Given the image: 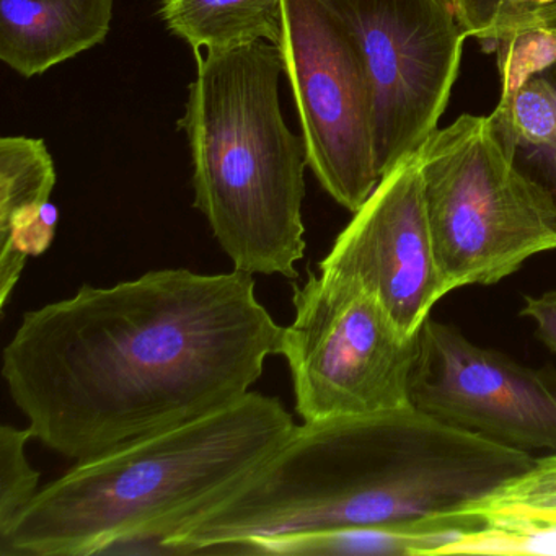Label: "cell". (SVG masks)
<instances>
[{
	"label": "cell",
	"mask_w": 556,
	"mask_h": 556,
	"mask_svg": "<svg viewBox=\"0 0 556 556\" xmlns=\"http://www.w3.org/2000/svg\"><path fill=\"white\" fill-rule=\"evenodd\" d=\"M491 51L501 77L491 129L556 232V27L513 35Z\"/></svg>",
	"instance_id": "cell-11"
},
{
	"label": "cell",
	"mask_w": 556,
	"mask_h": 556,
	"mask_svg": "<svg viewBox=\"0 0 556 556\" xmlns=\"http://www.w3.org/2000/svg\"><path fill=\"white\" fill-rule=\"evenodd\" d=\"M481 519L462 514L419 526L343 527L314 532L285 533L250 540L243 555H444L464 533L478 529Z\"/></svg>",
	"instance_id": "cell-15"
},
{
	"label": "cell",
	"mask_w": 556,
	"mask_h": 556,
	"mask_svg": "<svg viewBox=\"0 0 556 556\" xmlns=\"http://www.w3.org/2000/svg\"><path fill=\"white\" fill-rule=\"evenodd\" d=\"M467 513L483 523L444 555H556V454L535 458Z\"/></svg>",
	"instance_id": "cell-14"
},
{
	"label": "cell",
	"mask_w": 556,
	"mask_h": 556,
	"mask_svg": "<svg viewBox=\"0 0 556 556\" xmlns=\"http://www.w3.org/2000/svg\"><path fill=\"white\" fill-rule=\"evenodd\" d=\"M520 315L533 320L539 340L556 353V289L540 295H526Z\"/></svg>",
	"instance_id": "cell-19"
},
{
	"label": "cell",
	"mask_w": 556,
	"mask_h": 556,
	"mask_svg": "<svg viewBox=\"0 0 556 556\" xmlns=\"http://www.w3.org/2000/svg\"><path fill=\"white\" fill-rule=\"evenodd\" d=\"M366 73L382 178L438 131L467 38L448 0H321Z\"/></svg>",
	"instance_id": "cell-7"
},
{
	"label": "cell",
	"mask_w": 556,
	"mask_h": 556,
	"mask_svg": "<svg viewBox=\"0 0 556 556\" xmlns=\"http://www.w3.org/2000/svg\"><path fill=\"white\" fill-rule=\"evenodd\" d=\"M304 422L412 405L419 333L406 337L369 291L327 273L294 289L281 354Z\"/></svg>",
	"instance_id": "cell-6"
},
{
	"label": "cell",
	"mask_w": 556,
	"mask_h": 556,
	"mask_svg": "<svg viewBox=\"0 0 556 556\" xmlns=\"http://www.w3.org/2000/svg\"><path fill=\"white\" fill-rule=\"evenodd\" d=\"M533 460L413 405L304 422L239 490L165 539L161 552L239 553L250 540L285 533L435 522L468 514Z\"/></svg>",
	"instance_id": "cell-2"
},
{
	"label": "cell",
	"mask_w": 556,
	"mask_h": 556,
	"mask_svg": "<svg viewBox=\"0 0 556 556\" xmlns=\"http://www.w3.org/2000/svg\"><path fill=\"white\" fill-rule=\"evenodd\" d=\"M178 128L193 167L194 207L233 268L298 278L304 258L305 157L279 100L281 51L268 41L194 54Z\"/></svg>",
	"instance_id": "cell-4"
},
{
	"label": "cell",
	"mask_w": 556,
	"mask_h": 556,
	"mask_svg": "<svg viewBox=\"0 0 556 556\" xmlns=\"http://www.w3.org/2000/svg\"><path fill=\"white\" fill-rule=\"evenodd\" d=\"M115 0H0V60L22 77L66 63L106 40Z\"/></svg>",
	"instance_id": "cell-13"
},
{
	"label": "cell",
	"mask_w": 556,
	"mask_h": 556,
	"mask_svg": "<svg viewBox=\"0 0 556 556\" xmlns=\"http://www.w3.org/2000/svg\"><path fill=\"white\" fill-rule=\"evenodd\" d=\"M56 168L43 139H0V302L8 304L28 256L47 252L56 229L50 203Z\"/></svg>",
	"instance_id": "cell-12"
},
{
	"label": "cell",
	"mask_w": 556,
	"mask_h": 556,
	"mask_svg": "<svg viewBox=\"0 0 556 556\" xmlns=\"http://www.w3.org/2000/svg\"><path fill=\"white\" fill-rule=\"evenodd\" d=\"M318 271L363 286L406 337L421 331L448 291L432 245L418 152L380 178Z\"/></svg>",
	"instance_id": "cell-10"
},
{
	"label": "cell",
	"mask_w": 556,
	"mask_h": 556,
	"mask_svg": "<svg viewBox=\"0 0 556 556\" xmlns=\"http://www.w3.org/2000/svg\"><path fill=\"white\" fill-rule=\"evenodd\" d=\"M278 48L307 167L320 187L354 214L380 181L372 103L356 47L321 0H285Z\"/></svg>",
	"instance_id": "cell-8"
},
{
	"label": "cell",
	"mask_w": 556,
	"mask_h": 556,
	"mask_svg": "<svg viewBox=\"0 0 556 556\" xmlns=\"http://www.w3.org/2000/svg\"><path fill=\"white\" fill-rule=\"evenodd\" d=\"M282 333L250 273L152 269L27 312L2 377L35 441L84 462L243 399Z\"/></svg>",
	"instance_id": "cell-1"
},
{
	"label": "cell",
	"mask_w": 556,
	"mask_h": 556,
	"mask_svg": "<svg viewBox=\"0 0 556 556\" xmlns=\"http://www.w3.org/2000/svg\"><path fill=\"white\" fill-rule=\"evenodd\" d=\"M467 37L477 38L484 50L501 40L556 27V0H448Z\"/></svg>",
	"instance_id": "cell-17"
},
{
	"label": "cell",
	"mask_w": 556,
	"mask_h": 556,
	"mask_svg": "<svg viewBox=\"0 0 556 556\" xmlns=\"http://www.w3.org/2000/svg\"><path fill=\"white\" fill-rule=\"evenodd\" d=\"M412 405L519 451L556 454V372L532 369L457 328L428 318L419 331Z\"/></svg>",
	"instance_id": "cell-9"
},
{
	"label": "cell",
	"mask_w": 556,
	"mask_h": 556,
	"mask_svg": "<svg viewBox=\"0 0 556 556\" xmlns=\"http://www.w3.org/2000/svg\"><path fill=\"white\" fill-rule=\"evenodd\" d=\"M165 27L193 53L236 50L258 41L278 47L285 0H162Z\"/></svg>",
	"instance_id": "cell-16"
},
{
	"label": "cell",
	"mask_w": 556,
	"mask_h": 556,
	"mask_svg": "<svg viewBox=\"0 0 556 556\" xmlns=\"http://www.w3.org/2000/svg\"><path fill=\"white\" fill-rule=\"evenodd\" d=\"M418 155L432 245L448 292L496 285L536 253L556 249L545 207L514 170L488 116H458Z\"/></svg>",
	"instance_id": "cell-5"
},
{
	"label": "cell",
	"mask_w": 556,
	"mask_h": 556,
	"mask_svg": "<svg viewBox=\"0 0 556 556\" xmlns=\"http://www.w3.org/2000/svg\"><path fill=\"white\" fill-rule=\"evenodd\" d=\"M295 428L275 396L232 405L76 462L0 533V556L161 553V543L223 503Z\"/></svg>",
	"instance_id": "cell-3"
},
{
	"label": "cell",
	"mask_w": 556,
	"mask_h": 556,
	"mask_svg": "<svg viewBox=\"0 0 556 556\" xmlns=\"http://www.w3.org/2000/svg\"><path fill=\"white\" fill-rule=\"evenodd\" d=\"M34 439L30 428H0V533L12 526L40 491V471L31 467L27 457V444Z\"/></svg>",
	"instance_id": "cell-18"
}]
</instances>
